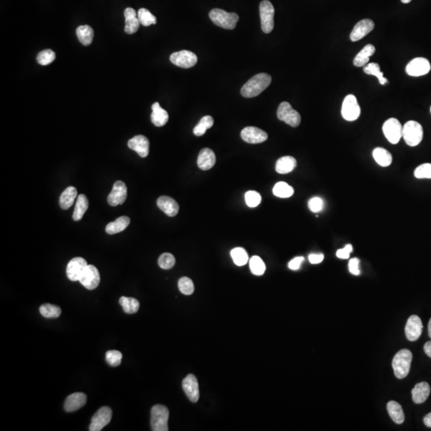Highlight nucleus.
Segmentation results:
<instances>
[{
	"label": "nucleus",
	"mask_w": 431,
	"mask_h": 431,
	"mask_svg": "<svg viewBox=\"0 0 431 431\" xmlns=\"http://www.w3.org/2000/svg\"><path fill=\"white\" fill-rule=\"evenodd\" d=\"M176 260L171 253H163L160 255L158 265L162 269H170L175 265Z\"/></svg>",
	"instance_id": "nucleus-46"
},
{
	"label": "nucleus",
	"mask_w": 431,
	"mask_h": 431,
	"mask_svg": "<svg viewBox=\"0 0 431 431\" xmlns=\"http://www.w3.org/2000/svg\"><path fill=\"white\" fill-rule=\"evenodd\" d=\"M178 288L184 295H192L194 292V285L192 279L188 277H182L178 281Z\"/></svg>",
	"instance_id": "nucleus-44"
},
{
	"label": "nucleus",
	"mask_w": 431,
	"mask_h": 431,
	"mask_svg": "<svg viewBox=\"0 0 431 431\" xmlns=\"http://www.w3.org/2000/svg\"><path fill=\"white\" fill-rule=\"evenodd\" d=\"M182 387L188 399L192 402H197L199 399L200 392L198 379L193 375H188L182 381Z\"/></svg>",
	"instance_id": "nucleus-19"
},
{
	"label": "nucleus",
	"mask_w": 431,
	"mask_h": 431,
	"mask_svg": "<svg viewBox=\"0 0 431 431\" xmlns=\"http://www.w3.org/2000/svg\"><path fill=\"white\" fill-rule=\"evenodd\" d=\"M374 28H375V23L372 19L366 18V19L361 20L355 24V28H353L350 35V38L352 42L359 41L372 32Z\"/></svg>",
	"instance_id": "nucleus-17"
},
{
	"label": "nucleus",
	"mask_w": 431,
	"mask_h": 431,
	"mask_svg": "<svg viewBox=\"0 0 431 431\" xmlns=\"http://www.w3.org/2000/svg\"><path fill=\"white\" fill-rule=\"evenodd\" d=\"M272 82V77L266 73H261L248 80L241 89V95L245 98H254L266 90Z\"/></svg>",
	"instance_id": "nucleus-1"
},
{
	"label": "nucleus",
	"mask_w": 431,
	"mask_h": 431,
	"mask_svg": "<svg viewBox=\"0 0 431 431\" xmlns=\"http://www.w3.org/2000/svg\"><path fill=\"white\" fill-rule=\"evenodd\" d=\"M429 60L425 58H416L412 60L406 67V72L412 77L423 76L430 71Z\"/></svg>",
	"instance_id": "nucleus-12"
},
{
	"label": "nucleus",
	"mask_w": 431,
	"mask_h": 431,
	"mask_svg": "<svg viewBox=\"0 0 431 431\" xmlns=\"http://www.w3.org/2000/svg\"><path fill=\"white\" fill-rule=\"evenodd\" d=\"M151 121L154 125L163 126L169 121V114L165 110L162 109L159 102H155L152 105Z\"/></svg>",
	"instance_id": "nucleus-26"
},
{
	"label": "nucleus",
	"mask_w": 431,
	"mask_h": 431,
	"mask_svg": "<svg viewBox=\"0 0 431 431\" xmlns=\"http://www.w3.org/2000/svg\"><path fill=\"white\" fill-rule=\"evenodd\" d=\"M78 195V191L75 187H67L59 198V205L62 209L67 210L74 204L75 198Z\"/></svg>",
	"instance_id": "nucleus-30"
},
{
	"label": "nucleus",
	"mask_w": 431,
	"mask_h": 431,
	"mask_svg": "<svg viewBox=\"0 0 431 431\" xmlns=\"http://www.w3.org/2000/svg\"><path fill=\"white\" fill-rule=\"evenodd\" d=\"M169 412L163 405H155L151 410V427L154 431H168Z\"/></svg>",
	"instance_id": "nucleus-5"
},
{
	"label": "nucleus",
	"mask_w": 431,
	"mask_h": 431,
	"mask_svg": "<svg viewBox=\"0 0 431 431\" xmlns=\"http://www.w3.org/2000/svg\"><path fill=\"white\" fill-rule=\"evenodd\" d=\"M245 201L247 205L250 208L258 206L261 202V196L259 192L255 191H248L245 194Z\"/></svg>",
	"instance_id": "nucleus-48"
},
{
	"label": "nucleus",
	"mask_w": 431,
	"mask_h": 431,
	"mask_svg": "<svg viewBox=\"0 0 431 431\" xmlns=\"http://www.w3.org/2000/svg\"><path fill=\"white\" fill-rule=\"evenodd\" d=\"M342 118L348 122H353L359 118L361 109L356 97L353 94H348L343 100L342 105Z\"/></svg>",
	"instance_id": "nucleus-8"
},
{
	"label": "nucleus",
	"mask_w": 431,
	"mask_h": 431,
	"mask_svg": "<svg viewBox=\"0 0 431 431\" xmlns=\"http://www.w3.org/2000/svg\"><path fill=\"white\" fill-rule=\"evenodd\" d=\"M430 113H431V107H430Z\"/></svg>",
	"instance_id": "nucleus-58"
},
{
	"label": "nucleus",
	"mask_w": 431,
	"mask_h": 431,
	"mask_svg": "<svg viewBox=\"0 0 431 431\" xmlns=\"http://www.w3.org/2000/svg\"><path fill=\"white\" fill-rule=\"evenodd\" d=\"M158 208L169 217H175L179 212V205L170 197L161 196L157 201Z\"/></svg>",
	"instance_id": "nucleus-22"
},
{
	"label": "nucleus",
	"mask_w": 431,
	"mask_h": 431,
	"mask_svg": "<svg viewBox=\"0 0 431 431\" xmlns=\"http://www.w3.org/2000/svg\"><path fill=\"white\" fill-rule=\"evenodd\" d=\"M130 149L138 153L141 158H146L149 153V141L143 135L134 137L128 141Z\"/></svg>",
	"instance_id": "nucleus-20"
},
{
	"label": "nucleus",
	"mask_w": 431,
	"mask_h": 431,
	"mask_svg": "<svg viewBox=\"0 0 431 431\" xmlns=\"http://www.w3.org/2000/svg\"><path fill=\"white\" fill-rule=\"evenodd\" d=\"M119 304L123 308L124 312L127 314L136 313L139 310V301L134 298L122 296L120 298Z\"/></svg>",
	"instance_id": "nucleus-36"
},
{
	"label": "nucleus",
	"mask_w": 431,
	"mask_h": 431,
	"mask_svg": "<svg viewBox=\"0 0 431 431\" xmlns=\"http://www.w3.org/2000/svg\"><path fill=\"white\" fill-rule=\"evenodd\" d=\"M324 206H325L324 201H322V198H319V197L312 198L308 201V208L312 212L317 213V212H321L324 208Z\"/></svg>",
	"instance_id": "nucleus-49"
},
{
	"label": "nucleus",
	"mask_w": 431,
	"mask_h": 431,
	"mask_svg": "<svg viewBox=\"0 0 431 431\" xmlns=\"http://www.w3.org/2000/svg\"><path fill=\"white\" fill-rule=\"evenodd\" d=\"M359 260L357 258H352L349 261V271L351 273L355 275H358L360 274V271L359 269Z\"/></svg>",
	"instance_id": "nucleus-50"
},
{
	"label": "nucleus",
	"mask_w": 431,
	"mask_h": 431,
	"mask_svg": "<svg viewBox=\"0 0 431 431\" xmlns=\"http://www.w3.org/2000/svg\"><path fill=\"white\" fill-rule=\"evenodd\" d=\"M308 259H309L310 263L312 265H317V264H319L324 261L325 255L322 254H311L308 256Z\"/></svg>",
	"instance_id": "nucleus-52"
},
{
	"label": "nucleus",
	"mask_w": 431,
	"mask_h": 431,
	"mask_svg": "<svg viewBox=\"0 0 431 431\" xmlns=\"http://www.w3.org/2000/svg\"><path fill=\"white\" fill-rule=\"evenodd\" d=\"M87 401V397L84 393L76 392L71 394L66 399L64 409L67 412H76L80 408L85 406Z\"/></svg>",
	"instance_id": "nucleus-21"
},
{
	"label": "nucleus",
	"mask_w": 431,
	"mask_h": 431,
	"mask_svg": "<svg viewBox=\"0 0 431 431\" xmlns=\"http://www.w3.org/2000/svg\"><path fill=\"white\" fill-rule=\"evenodd\" d=\"M422 322L420 318L416 315H413L407 319L405 333L406 338L410 341H416L420 337L422 332Z\"/></svg>",
	"instance_id": "nucleus-18"
},
{
	"label": "nucleus",
	"mask_w": 431,
	"mask_h": 431,
	"mask_svg": "<svg viewBox=\"0 0 431 431\" xmlns=\"http://www.w3.org/2000/svg\"><path fill=\"white\" fill-rule=\"evenodd\" d=\"M279 120L292 127L299 126L301 122L300 114L292 108L289 102H283L279 104L277 110Z\"/></svg>",
	"instance_id": "nucleus-7"
},
{
	"label": "nucleus",
	"mask_w": 431,
	"mask_h": 431,
	"mask_svg": "<svg viewBox=\"0 0 431 431\" xmlns=\"http://www.w3.org/2000/svg\"><path fill=\"white\" fill-rule=\"evenodd\" d=\"M382 131L388 141L391 143L398 144L402 138V126L396 118H389L382 125Z\"/></svg>",
	"instance_id": "nucleus-9"
},
{
	"label": "nucleus",
	"mask_w": 431,
	"mask_h": 431,
	"mask_svg": "<svg viewBox=\"0 0 431 431\" xmlns=\"http://www.w3.org/2000/svg\"><path fill=\"white\" fill-rule=\"evenodd\" d=\"M249 266H250L251 272L255 275H262L266 270L265 263L257 255H255V256H252L251 258L250 261H249Z\"/></svg>",
	"instance_id": "nucleus-42"
},
{
	"label": "nucleus",
	"mask_w": 431,
	"mask_h": 431,
	"mask_svg": "<svg viewBox=\"0 0 431 431\" xmlns=\"http://www.w3.org/2000/svg\"><path fill=\"white\" fill-rule=\"evenodd\" d=\"M131 223V219L126 216L120 217L118 219L108 224L105 227V232L110 235L118 233L125 230Z\"/></svg>",
	"instance_id": "nucleus-29"
},
{
	"label": "nucleus",
	"mask_w": 431,
	"mask_h": 431,
	"mask_svg": "<svg viewBox=\"0 0 431 431\" xmlns=\"http://www.w3.org/2000/svg\"><path fill=\"white\" fill-rule=\"evenodd\" d=\"M87 265H88L87 261L83 258H73L67 266V275L68 279L71 281H79Z\"/></svg>",
	"instance_id": "nucleus-15"
},
{
	"label": "nucleus",
	"mask_w": 431,
	"mask_h": 431,
	"mask_svg": "<svg viewBox=\"0 0 431 431\" xmlns=\"http://www.w3.org/2000/svg\"><path fill=\"white\" fill-rule=\"evenodd\" d=\"M260 15H261V28L264 32L269 34L274 28V15L275 9L272 3L268 0H264L260 4Z\"/></svg>",
	"instance_id": "nucleus-6"
},
{
	"label": "nucleus",
	"mask_w": 431,
	"mask_h": 431,
	"mask_svg": "<svg viewBox=\"0 0 431 431\" xmlns=\"http://www.w3.org/2000/svg\"><path fill=\"white\" fill-rule=\"evenodd\" d=\"M122 354L118 351L111 350L105 354V360L111 367H118L122 362Z\"/></svg>",
	"instance_id": "nucleus-45"
},
{
	"label": "nucleus",
	"mask_w": 431,
	"mask_h": 431,
	"mask_svg": "<svg viewBox=\"0 0 431 431\" xmlns=\"http://www.w3.org/2000/svg\"><path fill=\"white\" fill-rule=\"evenodd\" d=\"M170 61L173 64L181 68H191L198 62V56L190 51H178L173 53L170 55Z\"/></svg>",
	"instance_id": "nucleus-11"
},
{
	"label": "nucleus",
	"mask_w": 431,
	"mask_h": 431,
	"mask_svg": "<svg viewBox=\"0 0 431 431\" xmlns=\"http://www.w3.org/2000/svg\"><path fill=\"white\" fill-rule=\"evenodd\" d=\"M412 399L417 404L423 403L430 394V386L427 382H419L412 390Z\"/></svg>",
	"instance_id": "nucleus-25"
},
{
	"label": "nucleus",
	"mask_w": 431,
	"mask_h": 431,
	"mask_svg": "<svg viewBox=\"0 0 431 431\" xmlns=\"http://www.w3.org/2000/svg\"><path fill=\"white\" fill-rule=\"evenodd\" d=\"M241 138L249 144H260L265 142L268 136L265 131L259 129L257 127H245L241 133Z\"/></svg>",
	"instance_id": "nucleus-16"
},
{
	"label": "nucleus",
	"mask_w": 431,
	"mask_h": 431,
	"mask_svg": "<svg viewBox=\"0 0 431 431\" xmlns=\"http://www.w3.org/2000/svg\"><path fill=\"white\" fill-rule=\"evenodd\" d=\"M296 165L297 161L293 157H282L275 163V171L281 174H289L294 170Z\"/></svg>",
	"instance_id": "nucleus-28"
},
{
	"label": "nucleus",
	"mask_w": 431,
	"mask_h": 431,
	"mask_svg": "<svg viewBox=\"0 0 431 431\" xmlns=\"http://www.w3.org/2000/svg\"><path fill=\"white\" fill-rule=\"evenodd\" d=\"M424 352L429 358H431V341L426 342L424 345Z\"/></svg>",
	"instance_id": "nucleus-54"
},
{
	"label": "nucleus",
	"mask_w": 431,
	"mask_h": 431,
	"mask_svg": "<svg viewBox=\"0 0 431 431\" xmlns=\"http://www.w3.org/2000/svg\"><path fill=\"white\" fill-rule=\"evenodd\" d=\"M415 176L418 179H431V164H422L417 167Z\"/></svg>",
	"instance_id": "nucleus-47"
},
{
	"label": "nucleus",
	"mask_w": 431,
	"mask_h": 431,
	"mask_svg": "<svg viewBox=\"0 0 431 431\" xmlns=\"http://www.w3.org/2000/svg\"><path fill=\"white\" fill-rule=\"evenodd\" d=\"M412 359L413 355L412 352L407 349L401 350L395 355L392 361V367L395 376L398 379H404L407 376L411 369Z\"/></svg>",
	"instance_id": "nucleus-2"
},
{
	"label": "nucleus",
	"mask_w": 431,
	"mask_h": 431,
	"mask_svg": "<svg viewBox=\"0 0 431 431\" xmlns=\"http://www.w3.org/2000/svg\"><path fill=\"white\" fill-rule=\"evenodd\" d=\"M214 120L212 117L205 116L200 120L198 125L194 127L193 134L198 137L202 136L206 132L207 130L210 129L213 125Z\"/></svg>",
	"instance_id": "nucleus-38"
},
{
	"label": "nucleus",
	"mask_w": 431,
	"mask_h": 431,
	"mask_svg": "<svg viewBox=\"0 0 431 431\" xmlns=\"http://www.w3.org/2000/svg\"><path fill=\"white\" fill-rule=\"evenodd\" d=\"M112 410L109 406H102L100 408L91 419L90 431H101L112 419Z\"/></svg>",
	"instance_id": "nucleus-10"
},
{
	"label": "nucleus",
	"mask_w": 431,
	"mask_h": 431,
	"mask_svg": "<svg viewBox=\"0 0 431 431\" xmlns=\"http://www.w3.org/2000/svg\"><path fill=\"white\" fill-rule=\"evenodd\" d=\"M423 422L427 427L431 428V413L424 417Z\"/></svg>",
	"instance_id": "nucleus-55"
},
{
	"label": "nucleus",
	"mask_w": 431,
	"mask_h": 431,
	"mask_svg": "<svg viewBox=\"0 0 431 431\" xmlns=\"http://www.w3.org/2000/svg\"><path fill=\"white\" fill-rule=\"evenodd\" d=\"M125 18V32L128 35L136 33L139 29L140 22L136 11L131 8H127L124 11Z\"/></svg>",
	"instance_id": "nucleus-23"
},
{
	"label": "nucleus",
	"mask_w": 431,
	"mask_h": 431,
	"mask_svg": "<svg viewBox=\"0 0 431 431\" xmlns=\"http://www.w3.org/2000/svg\"><path fill=\"white\" fill-rule=\"evenodd\" d=\"M127 198V187L123 181H118L114 184L112 190L109 194L107 201L111 206L122 205Z\"/></svg>",
	"instance_id": "nucleus-14"
},
{
	"label": "nucleus",
	"mask_w": 431,
	"mask_h": 431,
	"mask_svg": "<svg viewBox=\"0 0 431 431\" xmlns=\"http://www.w3.org/2000/svg\"><path fill=\"white\" fill-rule=\"evenodd\" d=\"M365 74L368 75H373L379 79V83L381 85H386L388 83V80L383 76V73L380 71V67L379 64L375 62H370L367 64L363 68Z\"/></svg>",
	"instance_id": "nucleus-35"
},
{
	"label": "nucleus",
	"mask_w": 431,
	"mask_h": 431,
	"mask_svg": "<svg viewBox=\"0 0 431 431\" xmlns=\"http://www.w3.org/2000/svg\"><path fill=\"white\" fill-rule=\"evenodd\" d=\"M100 273L94 265H88L80 278L79 282L88 290H94L100 284Z\"/></svg>",
	"instance_id": "nucleus-13"
},
{
	"label": "nucleus",
	"mask_w": 431,
	"mask_h": 431,
	"mask_svg": "<svg viewBox=\"0 0 431 431\" xmlns=\"http://www.w3.org/2000/svg\"><path fill=\"white\" fill-rule=\"evenodd\" d=\"M402 138L410 146H417L423 138L422 125L415 121H409L402 126Z\"/></svg>",
	"instance_id": "nucleus-4"
},
{
	"label": "nucleus",
	"mask_w": 431,
	"mask_h": 431,
	"mask_svg": "<svg viewBox=\"0 0 431 431\" xmlns=\"http://www.w3.org/2000/svg\"><path fill=\"white\" fill-rule=\"evenodd\" d=\"M77 37L84 46H90L94 38V30L89 25L80 26L76 30Z\"/></svg>",
	"instance_id": "nucleus-34"
},
{
	"label": "nucleus",
	"mask_w": 431,
	"mask_h": 431,
	"mask_svg": "<svg viewBox=\"0 0 431 431\" xmlns=\"http://www.w3.org/2000/svg\"><path fill=\"white\" fill-rule=\"evenodd\" d=\"M304 261H305V257L303 256L294 258L288 263V268H290L291 270H298Z\"/></svg>",
	"instance_id": "nucleus-51"
},
{
	"label": "nucleus",
	"mask_w": 431,
	"mask_h": 431,
	"mask_svg": "<svg viewBox=\"0 0 431 431\" xmlns=\"http://www.w3.org/2000/svg\"><path fill=\"white\" fill-rule=\"evenodd\" d=\"M373 158L380 166L387 167L392 163V155L389 151L378 147L373 150Z\"/></svg>",
	"instance_id": "nucleus-33"
},
{
	"label": "nucleus",
	"mask_w": 431,
	"mask_h": 431,
	"mask_svg": "<svg viewBox=\"0 0 431 431\" xmlns=\"http://www.w3.org/2000/svg\"><path fill=\"white\" fill-rule=\"evenodd\" d=\"M209 18L215 25L227 30L234 29L239 20L238 14L227 12L218 8L212 9L209 12Z\"/></svg>",
	"instance_id": "nucleus-3"
},
{
	"label": "nucleus",
	"mask_w": 431,
	"mask_h": 431,
	"mask_svg": "<svg viewBox=\"0 0 431 431\" xmlns=\"http://www.w3.org/2000/svg\"><path fill=\"white\" fill-rule=\"evenodd\" d=\"M375 47L372 44H368L365 46L354 58V66L357 67H365L369 62L370 58L375 54Z\"/></svg>",
	"instance_id": "nucleus-27"
},
{
	"label": "nucleus",
	"mask_w": 431,
	"mask_h": 431,
	"mask_svg": "<svg viewBox=\"0 0 431 431\" xmlns=\"http://www.w3.org/2000/svg\"><path fill=\"white\" fill-rule=\"evenodd\" d=\"M350 254L351 253L345 248L339 249L336 252V255H337V257L339 258V259H348Z\"/></svg>",
	"instance_id": "nucleus-53"
},
{
	"label": "nucleus",
	"mask_w": 431,
	"mask_h": 431,
	"mask_svg": "<svg viewBox=\"0 0 431 431\" xmlns=\"http://www.w3.org/2000/svg\"><path fill=\"white\" fill-rule=\"evenodd\" d=\"M138 19L140 24L144 27H149L153 24H157V18L153 15L149 10L141 8L138 12Z\"/></svg>",
	"instance_id": "nucleus-41"
},
{
	"label": "nucleus",
	"mask_w": 431,
	"mask_h": 431,
	"mask_svg": "<svg viewBox=\"0 0 431 431\" xmlns=\"http://www.w3.org/2000/svg\"><path fill=\"white\" fill-rule=\"evenodd\" d=\"M401 1H402V3H403V4H409V3L412 2V0H401Z\"/></svg>",
	"instance_id": "nucleus-57"
},
{
	"label": "nucleus",
	"mask_w": 431,
	"mask_h": 431,
	"mask_svg": "<svg viewBox=\"0 0 431 431\" xmlns=\"http://www.w3.org/2000/svg\"><path fill=\"white\" fill-rule=\"evenodd\" d=\"M216 164V155L212 149L208 148L201 149L198 158V165L202 170L212 169Z\"/></svg>",
	"instance_id": "nucleus-24"
},
{
	"label": "nucleus",
	"mask_w": 431,
	"mask_h": 431,
	"mask_svg": "<svg viewBox=\"0 0 431 431\" xmlns=\"http://www.w3.org/2000/svg\"><path fill=\"white\" fill-rule=\"evenodd\" d=\"M428 332H429V336L431 339V319H429V325H428Z\"/></svg>",
	"instance_id": "nucleus-56"
},
{
	"label": "nucleus",
	"mask_w": 431,
	"mask_h": 431,
	"mask_svg": "<svg viewBox=\"0 0 431 431\" xmlns=\"http://www.w3.org/2000/svg\"><path fill=\"white\" fill-rule=\"evenodd\" d=\"M89 207V201L84 194H81L78 197L76 205H75V211L73 213V220L75 221H78L83 218L84 214L87 212Z\"/></svg>",
	"instance_id": "nucleus-32"
},
{
	"label": "nucleus",
	"mask_w": 431,
	"mask_h": 431,
	"mask_svg": "<svg viewBox=\"0 0 431 431\" xmlns=\"http://www.w3.org/2000/svg\"><path fill=\"white\" fill-rule=\"evenodd\" d=\"M387 412L392 420L396 424H402L405 420L403 411L399 402L390 401L387 403Z\"/></svg>",
	"instance_id": "nucleus-31"
},
{
	"label": "nucleus",
	"mask_w": 431,
	"mask_h": 431,
	"mask_svg": "<svg viewBox=\"0 0 431 431\" xmlns=\"http://www.w3.org/2000/svg\"><path fill=\"white\" fill-rule=\"evenodd\" d=\"M231 256L235 265L244 266L248 261V255L243 248H235L231 251Z\"/></svg>",
	"instance_id": "nucleus-40"
},
{
	"label": "nucleus",
	"mask_w": 431,
	"mask_h": 431,
	"mask_svg": "<svg viewBox=\"0 0 431 431\" xmlns=\"http://www.w3.org/2000/svg\"><path fill=\"white\" fill-rule=\"evenodd\" d=\"M56 55L55 53L51 49L44 50L38 53L37 56V62L42 66H47L55 61Z\"/></svg>",
	"instance_id": "nucleus-43"
},
{
	"label": "nucleus",
	"mask_w": 431,
	"mask_h": 431,
	"mask_svg": "<svg viewBox=\"0 0 431 431\" xmlns=\"http://www.w3.org/2000/svg\"><path fill=\"white\" fill-rule=\"evenodd\" d=\"M39 312L42 316L45 318H53L56 319L59 317L62 313V310L56 305H51V304H45L40 306Z\"/></svg>",
	"instance_id": "nucleus-39"
},
{
	"label": "nucleus",
	"mask_w": 431,
	"mask_h": 431,
	"mask_svg": "<svg viewBox=\"0 0 431 431\" xmlns=\"http://www.w3.org/2000/svg\"><path fill=\"white\" fill-rule=\"evenodd\" d=\"M273 194L275 197L281 198H288L294 194V188L286 182H278L273 188Z\"/></svg>",
	"instance_id": "nucleus-37"
}]
</instances>
